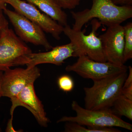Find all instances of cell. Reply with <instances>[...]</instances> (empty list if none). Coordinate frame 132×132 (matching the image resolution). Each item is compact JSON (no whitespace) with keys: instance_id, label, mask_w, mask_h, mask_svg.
<instances>
[{"instance_id":"4fadbf2b","label":"cell","mask_w":132,"mask_h":132,"mask_svg":"<svg viewBox=\"0 0 132 132\" xmlns=\"http://www.w3.org/2000/svg\"><path fill=\"white\" fill-rule=\"evenodd\" d=\"M45 14L65 27L68 24L67 15L55 0H26Z\"/></svg>"},{"instance_id":"7a4b0ae2","label":"cell","mask_w":132,"mask_h":132,"mask_svg":"<svg viewBox=\"0 0 132 132\" xmlns=\"http://www.w3.org/2000/svg\"><path fill=\"white\" fill-rule=\"evenodd\" d=\"M127 71L93 81L90 87H85V108L95 110L111 109L121 95Z\"/></svg>"},{"instance_id":"9a60e30c","label":"cell","mask_w":132,"mask_h":132,"mask_svg":"<svg viewBox=\"0 0 132 132\" xmlns=\"http://www.w3.org/2000/svg\"><path fill=\"white\" fill-rule=\"evenodd\" d=\"M65 131L66 132H119L120 130L113 127L101 128H86L82 125L73 122H66Z\"/></svg>"},{"instance_id":"9c48e42d","label":"cell","mask_w":132,"mask_h":132,"mask_svg":"<svg viewBox=\"0 0 132 132\" xmlns=\"http://www.w3.org/2000/svg\"><path fill=\"white\" fill-rule=\"evenodd\" d=\"M15 11L37 24L44 32L51 35L56 39H60L64 27L41 11L32 3L22 0H5Z\"/></svg>"},{"instance_id":"52a82bcc","label":"cell","mask_w":132,"mask_h":132,"mask_svg":"<svg viewBox=\"0 0 132 132\" xmlns=\"http://www.w3.org/2000/svg\"><path fill=\"white\" fill-rule=\"evenodd\" d=\"M3 12L7 16L15 31L21 40L33 45L40 46L47 51L53 47L39 26L15 11L6 8Z\"/></svg>"},{"instance_id":"7402d4cb","label":"cell","mask_w":132,"mask_h":132,"mask_svg":"<svg viewBox=\"0 0 132 132\" xmlns=\"http://www.w3.org/2000/svg\"><path fill=\"white\" fill-rule=\"evenodd\" d=\"M6 8V3L5 0H0V9L3 11Z\"/></svg>"},{"instance_id":"277c9868","label":"cell","mask_w":132,"mask_h":132,"mask_svg":"<svg viewBox=\"0 0 132 132\" xmlns=\"http://www.w3.org/2000/svg\"><path fill=\"white\" fill-rule=\"evenodd\" d=\"M91 24L92 31L88 35L85 34L86 30L75 31L68 24L64 27L63 33L73 46V57L85 55L95 61L107 62L101 40L97 36V30L101 24L97 19H93Z\"/></svg>"},{"instance_id":"3957f363","label":"cell","mask_w":132,"mask_h":132,"mask_svg":"<svg viewBox=\"0 0 132 132\" xmlns=\"http://www.w3.org/2000/svg\"><path fill=\"white\" fill-rule=\"evenodd\" d=\"M71 107L75 112V116H63L57 123L73 122L93 128L118 127L132 131V125L123 120L113 112L111 109L89 110L80 106L75 101Z\"/></svg>"},{"instance_id":"ffe728a7","label":"cell","mask_w":132,"mask_h":132,"mask_svg":"<svg viewBox=\"0 0 132 132\" xmlns=\"http://www.w3.org/2000/svg\"><path fill=\"white\" fill-rule=\"evenodd\" d=\"M115 4L120 6H132V0H112Z\"/></svg>"},{"instance_id":"5b68a950","label":"cell","mask_w":132,"mask_h":132,"mask_svg":"<svg viewBox=\"0 0 132 132\" xmlns=\"http://www.w3.org/2000/svg\"><path fill=\"white\" fill-rule=\"evenodd\" d=\"M32 50L9 28L0 37V71L12 67L26 65Z\"/></svg>"},{"instance_id":"30bf717a","label":"cell","mask_w":132,"mask_h":132,"mask_svg":"<svg viewBox=\"0 0 132 132\" xmlns=\"http://www.w3.org/2000/svg\"><path fill=\"white\" fill-rule=\"evenodd\" d=\"M107 61L122 66L125 39L123 26L115 24L108 27L105 33L99 36Z\"/></svg>"},{"instance_id":"8992f818","label":"cell","mask_w":132,"mask_h":132,"mask_svg":"<svg viewBox=\"0 0 132 132\" xmlns=\"http://www.w3.org/2000/svg\"><path fill=\"white\" fill-rule=\"evenodd\" d=\"M77 61L66 67L67 72H73L85 79L98 80L113 75L127 72L128 67L112 64L107 61L102 62L92 60L86 55L78 57Z\"/></svg>"},{"instance_id":"44dd1931","label":"cell","mask_w":132,"mask_h":132,"mask_svg":"<svg viewBox=\"0 0 132 132\" xmlns=\"http://www.w3.org/2000/svg\"><path fill=\"white\" fill-rule=\"evenodd\" d=\"M13 117H11V118L9 120L8 122L7 126L6 129V132H19V131H16L15 130L13 126Z\"/></svg>"},{"instance_id":"2e32d148","label":"cell","mask_w":132,"mask_h":132,"mask_svg":"<svg viewBox=\"0 0 132 132\" xmlns=\"http://www.w3.org/2000/svg\"><path fill=\"white\" fill-rule=\"evenodd\" d=\"M124 30V51L123 63H125L132 58V22L127 23L123 26Z\"/></svg>"},{"instance_id":"e0dca14e","label":"cell","mask_w":132,"mask_h":132,"mask_svg":"<svg viewBox=\"0 0 132 132\" xmlns=\"http://www.w3.org/2000/svg\"><path fill=\"white\" fill-rule=\"evenodd\" d=\"M57 84L60 90L65 92H71L74 87V82L72 78L67 75L60 76L58 78Z\"/></svg>"},{"instance_id":"5bb4252c","label":"cell","mask_w":132,"mask_h":132,"mask_svg":"<svg viewBox=\"0 0 132 132\" xmlns=\"http://www.w3.org/2000/svg\"><path fill=\"white\" fill-rule=\"evenodd\" d=\"M116 115L125 116L132 120V100L121 95L116 100L111 108Z\"/></svg>"},{"instance_id":"ac0fdd59","label":"cell","mask_w":132,"mask_h":132,"mask_svg":"<svg viewBox=\"0 0 132 132\" xmlns=\"http://www.w3.org/2000/svg\"><path fill=\"white\" fill-rule=\"evenodd\" d=\"M62 9L72 10L80 4L82 0H55Z\"/></svg>"},{"instance_id":"ba28073f","label":"cell","mask_w":132,"mask_h":132,"mask_svg":"<svg viewBox=\"0 0 132 132\" xmlns=\"http://www.w3.org/2000/svg\"><path fill=\"white\" fill-rule=\"evenodd\" d=\"M40 75L36 66L31 68H9L3 71L1 83L2 97L15 98L24 87L34 83Z\"/></svg>"},{"instance_id":"603a6c76","label":"cell","mask_w":132,"mask_h":132,"mask_svg":"<svg viewBox=\"0 0 132 132\" xmlns=\"http://www.w3.org/2000/svg\"><path fill=\"white\" fill-rule=\"evenodd\" d=\"M3 73V71H0V99H1V97H2L1 90V83ZM1 131V129L0 127V132Z\"/></svg>"},{"instance_id":"d6986e66","label":"cell","mask_w":132,"mask_h":132,"mask_svg":"<svg viewBox=\"0 0 132 132\" xmlns=\"http://www.w3.org/2000/svg\"><path fill=\"white\" fill-rule=\"evenodd\" d=\"M9 28L8 21L4 15L3 11L0 9V37L3 31Z\"/></svg>"},{"instance_id":"7c38bea8","label":"cell","mask_w":132,"mask_h":132,"mask_svg":"<svg viewBox=\"0 0 132 132\" xmlns=\"http://www.w3.org/2000/svg\"><path fill=\"white\" fill-rule=\"evenodd\" d=\"M73 46L71 42L66 45L52 47L51 50L43 53H31L29 55L27 68H31L37 65L43 64L61 65L64 61L71 57H73Z\"/></svg>"},{"instance_id":"8fae6325","label":"cell","mask_w":132,"mask_h":132,"mask_svg":"<svg viewBox=\"0 0 132 132\" xmlns=\"http://www.w3.org/2000/svg\"><path fill=\"white\" fill-rule=\"evenodd\" d=\"M34 85V83H32L26 86L15 98L11 100V117H13L14 112L17 107L23 106L32 114L39 125L43 127H47L50 122L49 119L47 117L42 102L36 94Z\"/></svg>"},{"instance_id":"6da1fadb","label":"cell","mask_w":132,"mask_h":132,"mask_svg":"<svg viewBox=\"0 0 132 132\" xmlns=\"http://www.w3.org/2000/svg\"><path fill=\"white\" fill-rule=\"evenodd\" d=\"M90 9L80 12L71 11L75 21L72 28L81 31L83 26L91 20L98 19L101 24L108 27L115 24H121L132 17V6H120L112 0H92Z\"/></svg>"}]
</instances>
